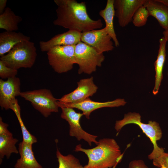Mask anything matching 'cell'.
<instances>
[{
	"mask_svg": "<svg viewBox=\"0 0 168 168\" xmlns=\"http://www.w3.org/2000/svg\"><path fill=\"white\" fill-rule=\"evenodd\" d=\"M22 21L21 17L16 15L10 8L7 7L0 14V28L7 31H15L18 30V24Z\"/></svg>",
	"mask_w": 168,
	"mask_h": 168,
	"instance_id": "20",
	"label": "cell"
},
{
	"mask_svg": "<svg viewBox=\"0 0 168 168\" xmlns=\"http://www.w3.org/2000/svg\"><path fill=\"white\" fill-rule=\"evenodd\" d=\"M126 103L124 99H117L112 101L105 102L95 101L90 98L81 102L71 103H61L58 101L59 107H68L76 108L82 111L86 117L90 119L91 113L94 110L104 107H113L124 105Z\"/></svg>",
	"mask_w": 168,
	"mask_h": 168,
	"instance_id": "12",
	"label": "cell"
},
{
	"mask_svg": "<svg viewBox=\"0 0 168 168\" xmlns=\"http://www.w3.org/2000/svg\"><path fill=\"white\" fill-rule=\"evenodd\" d=\"M7 2V0H0V14L4 12Z\"/></svg>",
	"mask_w": 168,
	"mask_h": 168,
	"instance_id": "29",
	"label": "cell"
},
{
	"mask_svg": "<svg viewBox=\"0 0 168 168\" xmlns=\"http://www.w3.org/2000/svg\"><path fill=\"white\" fill-rule=\"evenodd\" d=\"M54 2L58 6L54 25L81 33L102 27L101 19L95 20L89 17L85 2H78L75 0H54Z\"/></svg>",
	"mask_w": 168,
	"mask_h": 168,
	"instance_id": "1",
	"label": "cell"
},
{
	"mask_svg": "<svg viewBox=\"0 0 168 168\" xmlns=\"http://www.w3.org/2000/svg\"><path fill=\"white\" fill-rule=\"evenodd\" d=\"M34 43L30 41H23L15 44L6 55L0 59L7 67L18 70L20 68H31L37 57Z\"/></svg>",
	"mask_w": 168,
	"mask_h": 168,
	"instance_id": "4",
	"label": "cell"
},
{
	"mask_svg": "<svg viewBox=\"0 0 168 168\" xmlns=\"http://www.w3.org/2000/svg\"><path fill=\"white\" fill-rule=\"evenodd\" d=\"M56 156L58 163V168H84L79 160L72 154L63 155L57 149Z\"/></svg>",
	"mask_w": 168,
	"mask_h": 168,
	"instance_id": "22",
	"label": "cell"
},
{
	"mask_svg": "<svg viewBox=\"0 0 168 168\" xmlns=\"http://www.w3.org/2000/svg\"><path fill=\"white\" fill-rule=\"evenodd\" d=\"M17 72V70L7 67L3 61L0 60V77L2 79L16 77Z\"/></svg>",
	"mask_w": 168,
	"mask_h": 168,
	"instance_id": "25",
	"label": "cell"
},
{
	"mask_svg": "<svg viewBox=\"0 0 168 168\" xmlns=\"http://www.w3.org/2000/svg\"><path fill=\"white\" fill-rule=\"evenodd\" d=\"M77 88L72 92L58 99L61 103H71L82 101L96 93L98 87L94 84L92 77L81 79L77 82Z\"/></svg>",
	"mask_w": 168,
	"mask_h": 168,
	"instance_id": "11",
	"label": "cell"
},
{
	"mask_svg": "<svg viewBox=\"0 0 168 168\" xmlns=\"http://www.w3.org/2000/svg\"><path fill=\"white\" fill-rule=\"evenodd\" d=\"M105 59L103 53H98L94 48L81 41L75 45V63L79 66V74H90L95 72L97 67L101 66Z\"/></svg>",
	"mask_w": 168,
	"mask_h": 168,
	"instance_id": "5",
	"label": "cell"
},
{
	"mask_svg": "<svg viewBox=\"0 0 168 168\" xmlns=\"http://www.w3.org/2000/svg\"><path fill=\"white\" fill-rule=\"evenodd\" d=\"M30 37L20 32L6 31L0 34V56L8 53L17 43L30 41Z\"/></svg>",
	"mask_w": 168,
	"mask_h": 168,
	"instance_id": "17",
	"label": "cell"
},
{
	"mask_svg": "<svg viewBox=\"0 0 168 168\" xmlns=\"http://www.w3.org/2000/svg\"><path fill=\"white\" fill-rule=\"evenodd\" d=\"M149 16V15L147 10L143 5L139 7L135 13L133 18V23L137 27L144 26L146 24Z\"/></svg>",
	"mask_w": 168,
	"mask_h": 168,
	"instance_id": "24",
	"label": "cell"
},
{
	"mask_svg": "<svg viewBox=\"0 0 168 168\" xmlns=\"http://www.w3.org/2000/svg\"><path fill=\"white\" fill-rule=\"evenodd\" d=\"M153 164L157 167L168 168V153L164 152L160 156L153 160Z\"/></svg>",
	"mask_w": 168,
	"mask_h": 168,
	"instance_id": "26",
	"label": "cell"
},
{
	"mask_svg": "<svg viewBox=\"0 0 168 168\" xmlns=\"http://www.w3.org/2000/svg\"><path fill=\"white\" fill-rule=\"evenodd\" d=\"M75 45L55 46L47 52L49 63L55 72L62 73L72 69L75 64Z\"/></svg>",
	"mask_w": 168,
	"mask_h": 168,
	"instance_id": "7",
	"label": "cell"
},
{
	"mask_svg": "<svg viewBox=\"0 0 168 168\" xmlns=\"http://www.w3.org/2000/svg\"><path fill=\"white\" fill-rule=\"evenodd\" d=\"M82 33L73 30L58 34L47 41H40L39 44L41 51L47 52L55 46L76 45L81 41Z\"/></svg>",
	"mask_w": 168,
	"mask_h": 168,
	"instance_id": "14",
	"label": "cell"
},
{
	"mask_svg": "<svg viewBox=\"0 0 168 168\" xmlns=\"http://www.w3.org/2000/svg\"></svg>",
	"mask_w": 168,
	"mask_h": 168,
	"instance_id": "33",
	"label": "cell"
},
{
	"mask_svg": "<svg viewBox=\"0 0 168 168\" xmlns=\"http://www.w3.org/2000/svg\"><path fill=\"white\" fill-rule=\"evenodd\" d=\"M12 110L16 114L20 124L22 135V141L32 145L36 143V138L29 132L24 124L21 117V109L18 102L14 105Z\"/></svg>",
	"mask_w": 168,
	"mask_h": 168,
	"instance_id": "23",
	"label": "cell"
},
{
	"mask_svg": "<svg viewBox=\"0 0 168 168\" xmlns=\"http://www.w3.org/2000/svg\"><path fill=\"white\" fill-rule=\"evenodd\" d=\"M112 39L104 27L82 33L81 41L92 47L98 53L103 54L114 49Z\"/></svg>",
	"mask_w": 168,
	"mask_h": 168,
	"instance_id": "9",
	"label": "cell"
},
{
	"mask_svg": "<svg viewBox=\"0 0 168 168\" xmlns=\"http://www.w3.org/2000/svg\"><path fill=\"white\" fill-rule=\"evenodd\" d=\"M114 0H108L105 8L100 10L99 15L104 20L105 27L108 34L111 37L114 42L115 46H119L114 26L113 20L115 16V11L114 6Z\"/></svg>",
	"mask_w": 168,
	"mask_h": 168,
	"instance_id": "19",
	"label": "cell"
},
{
	"mask_svg": "<svg viewBox=\"0 0 168 168\" xmlns=\"http://www.w3.org/2000/svg\"><path fill=\"white\" fill-rule=\"evenodd\" d=\"M62 112L61 117L67 121L69 125V134L71 137H76L80 141L83 139L91 146L92 143L96 145L98 143L96 139L97 136L90 134L85 131L82 128L80 120L84 115L83 113H77L73 108L68 107L61 108Z\"/></svg>",
	"mask_w": 168,
	"mask_h": 168,
	"instance_id": "8",
	"label": "cell"
},
{
	"mask_svg": "<svg viewBox=\"0 0 168 168\" xmlns=\"http://www.w3.org/2000/svg\"><path fill=\"white\" fill-rule=\"evenodd\" d=\"M18 140L14 138L12 134L0 135V164L4 156L9 158L12 153H19L16 144Z\"/></svg>",
	"mask_w": 168,
	"mask_h": 168,
	"instance_id": "21",
	"label": "cell"
},
{
	"mask_svg": "<svg viewBox=\"0 0 168 168\" xmlns=\"http://www.w3.org/2000/svg\"><path fill=\"white\" fill-rule=\"evenodd\" d=\"M32 145L23 141L19 143L18 150L20 157L17 160L14 168H43L35 157Z\"/></svg>",
	"mask_w": 168,
	"mask_h": 168,
	"instance_id": "15",
	"label": "cell"
},
{
	"mask_svg": "<svg viewBox=\"0 0 168 168\" xmlns=\"http://www.w3.org/2000/svg\"><path fill=\"white\" fill-rule=\"evenodd\" d=\"M8 125L2 121L1 117H0V135L12 134L8 130Z\"/></svg>",
	"mask_w": 168,
	"mask_h": 168,
	"instance_id": "28",
	"label": "cell"
},
{
	"mask_svg": "<svg viewBox=\"0 0 168 168\" xmlns=\"http://www.w3.org/2000/svg\"><path fill=\"white\" fill-rule=\"evenodd\" d=\"M20 81L15 77L4 81L0 79V106L2 109H12L17 101L16 97L20 96Z\"/></svg>",
	"mask_w": 168,
	"mask_h": 168,
	"instance_id": "10",
	"label": "cell"
},
{
	"mask_svg": "<svg viewBox=\"0 0 168 168\" xmlns=\"http://www.w3.org/2000/svg\"><path fill=\"white\" fill-rule=\"evenodd\" d=\"M75 152H81L87 156L88 161L84 168H111L116 166L123 155L120 148L113 138L100 139L96 146L91 149H85L81 144L77 145Z\"/></svg>",
	"mask_w": 168,
	"mask_h": 168,
	"instance_id": "2",
	"label": "cell"
},
{
	"mask_svg": "<svg viewBox=\"0 0 168 168\" xmlns=\"http://www.w3.org/2000/svg\"><path fill=\"white\" fill-rule=\"evenodd\" d=\"M168 7V0H158Z\"/></svg>",
	"mask_w": 168,
	"mask_h": 168,
	"instance_id": "31",
	"label": "cell"
},
{
	"mask_svg": "<svg viewBox=\"0 0 168 168\" xmlns=\"http://www.w3.org/2000/svg\"><path fill=\"white\" fill-rule=\"evenodd\" d=\"M131 124L138 125L152 143L153 151L148 156L149 159L153 160L157 158L165 152L164 149L159 147L157 143V141L161 138L162 134L158 123L151 120L147 124L142 123L139 114L129 112L124 114L122 119L116 121L114 128L116 132L119 133L124 126Z\"/></svg>",
	"mask_w": 168,
	"mask_h": 168,
	"instance_id": "3",
	"label": "cell"
},
{
	"mask_svg": "<svg viewBox=\"0 0 168 168\" xmlns=\"http://www.w3.org/2000/svg\"><path fill=\"white\" fill-rule=\"evenodd\" d=\"M128 168H148L144 162L141 160H134L129 163Z\"/></svg>",
	"mask_w": 168,
	"mask_h": 168,
	"instance_id": "27",
	"label": "cell"
},
{
	"mask_svg": "<svg viewBox=\"0 0 168 168\" xmlns=\"http://www.w3.org/2000/svg\"><path fill=\"white\" fill-rule=\"evenodd\" d=\"M163 36L166 40L167 41H168V30H164L163 32Z\"/></svg>",
	"mask_w": 168,
	"mask_h": 168,
	"instance_id": "30",
	"label": "cell"
},
{
	"mask_svg": "<svg viewBox=\"0 0 168 168\" xmlns=\"http://www.w3.org/2000/svg\"><path fill=\"white\" fill-rule=\"evenodd\" d=\"M146 0H114L115 16L119 26L124 27L133 20L137 9L143 6Z\"/></svg>",
	"mask_w": 168,
	"mask_h": 168,
	"instance_id": "13",
	"label": "cell"
},
{
	"mask_svg": "<svg viewBox=\"0 0 168 168\" xmlns=\"http://www.w3.org/2000/svg\"><path fill=\"white\" fill-rule=\"evenodd\" d=\"M20 96L31 102L33 107L44 117L47 118L52 113L58 112V99L47 89L21 92Z\"/></svg>",
	"mask_w": 168,
	"mask_h": 168,
	"instance_id": "6",
	"label": "cell"
},
{
	"mask_svg": "<svg viewBox=\"0 0 168 168\" xmlns=\"http://www.w3.org/2000/svg\"><path fill=\"white\" fill-rule=\"evenodd\" d=\"M159 47L157 58L154 63L156 72L155 85L152 92L156 95L158 92L163 79V70L166 59V45L167 42L163 37L159 40Z\"/></svg>",
	"mask_w": 168,
	"mask_h": 168,
	"instance_id": "18",
	"label": "cell"
},
{
	"mask_svg": "<svg viewBox=\"0 0 168 168\" xmlns=\"http://www.w3.org/2000/svg\"><path fill=\"white\" fill-rule=\"evenodd\" d=\"M160 168H167L165 167L162 166L160 167Z\"/></svg>",
	"mask_w": 168,
	"mask_h": 168,
	"instance_id": "32",
	"label": "cell"
},
{
	"mask_svg": "<svg viewBox=\"0 0 168 168\" xmlns=\"http://www.w3.org/2000/svg\"><path fill=\"white\" fill-rule=\"evenodd\" d=\"M147 10L149 16L158 21L164 30H168V7L158 0H146L143 5Z\"/></svg>",
	"mask_w": 168,
	"mask_h": 168,
	"instance_id": "16",
	"label": "cell"
}]
</instances>
